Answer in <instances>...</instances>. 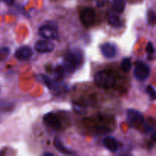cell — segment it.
Here are the masks:
<instances>
[{"mask_svg":"<svg viewBox=\"0 0 156 156\" xmlns=\"http://www.w3.org/2000/svg\"><path fill=\"white\" fill-rule=\"evenodd\" d=\"M147 21L149 25H156V12L155 11H149V12L147 14Z\"/></svg>","mask_w":156,"mask_h":156,"instance_id":"16","label":"cell"},{"mask_svg":"<svg viewBox=\"0 0 156 156\" xmlns=\"http://www.w3.org/2000/svg\"><path fill=\"white\" fill-rule=\"evenodd\" d=\"M39 34L43 38L47 40H56L59 38V32L57 26L53 21H47L41 27H40Z\"/></svg>","mask_w":156,"mask_h":156,"instance_id":"3","label":"cell"},{"mask_svg":"<svg viewBox=\"0 0 156 156\" xmlns=\"http://www.w3.org/2000/svg\"><path fill=\"white\" fill-rule=\"evenodd\" d=\"M146 93L149 94L151 100L152 101L156 100V90L154 88L153 86H152V85H148L146 88Z\"/></svg>","mask_w":156,"mask_h":156,"instance_id":"18","label":"cell"},{"mask_svg":"<svg viewBox=\"0 0 156 156\" xmlns=\"http://www.w3.org/2000/svg\"><path fill=\"white\" fill-rule=\"evenodd\" d=\"M10 50L8 47H2L0 48V61H4L9 56Z\"/></svg>","mask_w":156,"mask_h":156,"instance_id":"19","label":"cell"},{"mask_svg":"<svg viewBox=\"0 0 156 156\" xmlns=\"http://www.w3.org/2000/svg\"><path fill=\"white\" fill-rule=\"evenodd\" d=\"M125 6H126L125 0H113V10L117 14L123 13L125 9Z\"/></svg>","mask_w":156,"mask_h":156,"instance_id":"14","label":"cell"},{"mask_svg":"<svg viewBox=\"0 0 156 156\" xmlns=\"http://www.w3.org/2000/svg\"><path fill=\"white\" fill-rule=\"evenodd\" d=\"M152 140H153L154 142H155V143H156V132H155L153 134H152Z\"/></svg>","mask_w":156,"mask_h":156,"instance_id":"23","label":"cell"},{"mask_svg":"<svg viewBox=\"0 0 156 156\" xmlns=\"http://www.w3.org/2000/svg\"><path fill=\"white\" fill-rule=\"evenodd\" d=\"M95 12L91 8H85L79 13V18L85 27H91L95 21Z\"/></svg>","mask_w":156,"mask_h":156,"instance_id":"4","label":"cell"},{"mask_svg":"<svg viewBox=\"0 0 156 156\" xmlns=\"http://www.w3.org/2000/svg\"><path fill=\"white\" fill-rule=\"evenodd\" d=\"M54 77L56 80H60V79H62V77L64 76V74H65V70H64L63 67L62 66H57L54 69Z\"/></svg>","mask_w":156,"mask_h":156,"instance_id":"15","label":"cell"},{"mask_svg":"<svg viewBox=\"0 0 156 156\" xmlns=\"http://www.w3.org/2000/svg\"><path fill=\"white\" fill-rule=\"evenodd\" d=\"M34 48L39 53H50V52L53 51L54 49V44L50 41L40 40L35 43Z\"/></svg>","mask_w":156,"mask_h":156,"instance_id":"8","label":"cell"},{"mask_svg":"<svg viewBox=\"0 0 156 156\" xmlns=\"http://www.w3.org/2000/svg\"><path fill=\"white\" fill-rule=\"evenodd\" d=\"M150 75V68L142 61L136 62L134 69V76L139 81H145Z\"/></svg>","mask_w":156,"mask_h":156,"instance_id":"5","label":"cell"},{"mask_svg":"<svg viewBox=\"0 0 156 156\" xmlns=\"http://www.w3.org/2000/svg\"><path fill=\"white\" fill-rule=\"evenodd\" d=\"M103 144L111 152H116L118 149V143L113 137H106L103 140Z\"/></svg>","mask_w":156,"mask_h":156,"instance_id":"11","label":"cell"},{"mask_svg":"<svg viewBox=\"0 0 156 156\" xmlns=\"http://www.w3.org/2000/svg\"><path fill=\"white\" fill-rule=\"evenodd\" d=\"M94 80L96 85L102 88H112L116 83L115 76L108 71H100L96 73Z\"/></svg>","mask_w":156,"mask_h":156,"instance_id":"2","label":"cell"},{"mask_svg":"<svg viewBox=\"0 0 156 156\" xmlns=\"http://www.w3.org/2000/svg\"><path fill=\"white\" fill-rule=\"evenodd\" d=\"M101 51L105 57L112 59L117 55V47L111 43H105L101 46Z\"/></svg>","mask_w":156,"mask_h":156,"instance_id":"9","label":"cell"},{"mask_svg":"<svg viewBox=\"0 0 156 156\" xmlns=\"http://www.w3.org/2000/svg\"><path fill=\"white\" fill-rule=\"evenodd\" d=\"M126 117L129 124L133 126H140L144 122V117L142 113L134 109H129L126 111Z\"/></svg>","mask_w":156,"mask_h":156,"instance_id":"6","label":"cell"},{"mask_svg":"<svg viewBox=\"0 0 156 156\" xmlns=\"http://www.w3.org/2000/svg\"><path fill=\"white\" fill-rule=\"evenodd\" d=\"M132 67V62L129 58H123L121 62V69L124 72H129Z\"/></svg>","mask_w":156,"mask_h":156,"instance_id":"17","label":"cell"},{"mask_svg":"<svg viewBox=\"0 0 156 156\" xmlns=\"http://www.w3.org/2000/svg\"><path fill=\"white\" fill-rule=\"evenodd\" d=\"M44 155H51L52 156V155H53L52 153H44Z\"/></svg>","mask_w":156,"mask_h":156,"instance_id":"24","label":"cell"},{"mask_svg":"<svg viewBox=\"0 0 156 156\" xmlns=\"http://www.w3.org/2000/svg\"><path fill=\"white\" fill-rule=\"evenodd\" d=\"M146 51H147L148 55H152L155 52V50H154V47L152 45V43L149 42L147 44V47H146Z\"/></svg>","mask_w":156,"mask_h":156,"instance_id":"21","label":"cell"},{"mask_svg":"<svg viewBox=\"0 0 156 156\" xmlns=\"http://www.w3.org/2000/svg\"><path fill=\"white\" fill-rule=\"evenodd\" d=\"M108 24L113 27H120L123 26V22L120 17L114 13H109L108 15Z\"/></svg>","mask_w":156,"mask_h":156,"instance_id":"12","label":"cell"},{"mask_svg":"<svg viewBox=\"0 0 156 156\" xmlns=\"http://www.w3.org/2000/svg\"><path fill=\"white\" fill-rule=\"evenodd\" d=\"M54 146L59 152H60L62 154H64V155H73V154H76L75 152H73V151L69 149L68 148L64 146L63 144H62V141H61L59 138L55 139Z\"/></svg>","mask_w":156,"mask_h":156,"instance_id":"13","label":"cell"},{"mask_svg":"<svg viewBox=\"0 0 156 156\" xmlns=\"http://www.w3.org/2000/svg\"><path fill=\"white\" fill-rule=\"evenodd\" d=\"M83 62V55L79 50H73L65 55L62 62V67L66 73H73L76 69L82 65Z\"/></svg>","mask_w":156,"mask_h":156,"instance_id":"1","label":"cell"},{"mask_svg":"<svg viewBox=\"0 0 156 156\" xmlns=\"http://www.w3.org/2000/svg\"><path fill=\"white\" fill-rule=\"evenodd\" d=\"M3 1L7 5H12L14 2V0H3Z\"/></svg>","mask_w":156,"mask_h":156,"instance_id":"22","label":"cell"},{"mask_svg":"<svg viewBox=\"0 0 156 156\" xmlns=\"http://www.w3.org/2000/svg\"><path fill=\"white\" fill-rule=\"evenodd\" d=\"M44 122L47 126L54 130H58L61 127V122L59 117L54 113H48L44 117Z\"/></svg>","mask_w":156,"mask_h":156,"instance_id":"7","label":"cell"},{"mask_svg":"<svg viewBox=\"0 0 156 156\" xmlns=\"http://www.w3.org/2000/svg\"><path fill=\"white\" fill-rule=\"evenodd\" d=\"M32 54H33V52H32L31 49L27 46H24L16 50L15 56L18 60L25 61L30 59Z\"/></svg>","mask_w":156,"mask_h":156,"instance_id":"10","label":"cell"},{"mask_svg":"<svg viewBox=\"0 0 156 156\" xmlns=\"http://www.w3.org/2000/svg\"><path fill=\"white\" fill-rule=\"evenodd\" d=\"M73 108H74L75 111L78 113H82V114H83V113L85 112V107L82 106V105H79V104H74V105H73Z\"/></svg>","mask_w":156,"mask_h":156,"instance_id":"20","label":"cell"},{"mask_svg":"<svg viewBox=\"0 0 156 156\" xmlns=\"http://www.w3.org/2000/svg\"><path fill=\"white\" fill-rule=\"evenodd\" d=\"M0 1H1V0H0Z\"/></svg>","mask_w":156,"mask_h":156,"instance_id":"25","label":"cell"}]
</instances>
